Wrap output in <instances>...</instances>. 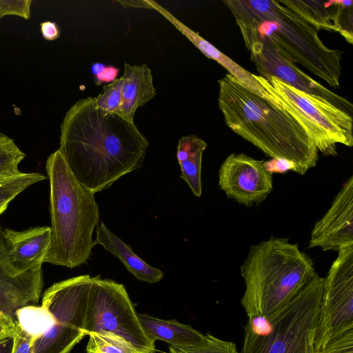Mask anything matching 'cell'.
Segmentation results:
<instances>
[{
	"label": "cell",
	"mask_w": 353,
	"mask_h": 353,
	"mask_svg": "<svg viewBox=\"0 0 353 353\" xmlns=\"http://www.w3.org/2000/svg\"><path fill=\"white\" fill-rule=\"evenodd\" d=\"M121 105L117 112L124 119L134 122L137 110L156 95L152 71L147 65L124 63Z\"/></svg>",
	"instance_id": "e0dca14e"
},
{
	"label": "cell",
	"mask_w": 353,
	"mask_h": 353,
	"mask_svg": "<svg viewBox=\"0 0 353 353\" xmlns=\"http://www.w3.org/2000/svg\"><path fill=\"white\" fill-rule=\"evenodd\" d=\"M240 270L245 285L241 303L248 319L276 314L316 274L312 259L297 244L274 236L252 245Z\"/></svg>",
	"instance_id": "277c9868"
},
{
	"label": "cell",
	"mask_w": 353,
	"mask_h": 353,
	"mask_svg": "<svg viewBox=\"0 0 353 353\" xmlns=\"http://www.w3.org/2000/svg\"><path fill=\"white\" fill-rule=\"evenodd\" d=\"M353 245V175L343 183L326 213L312 232L309 248L336 251Z\"/></svg>",
	"instance_id": "4fadbf2b"
},
{
	"label": "cell",
	"mask_w": 353,
	"mask_h": 353,
	"mask_svg": "<svg viewBox=\"0 0 353 353\" xmlns=\"http://www.w3.org/2000/svg\"><path fill=\"white\" fill-rule=\"evenodd\" d=\"M265 170L271 173L285 174L288 171L297 172L296 166L294 162L281 158L274 159L263 161Z\"/></svg>",
	"instance_id": "d6a6232c"
},
{
	"label": "cell",
	"mask_w": 353,
	"mask_h": 353,
	"mask_svg": "<svg viewBox=\"0 0 353 353\" xmlns=\"http://www.w3.org/2000/svg\"><path fill=\"white\" fill-rule=\"evenodd\" d=\"M3 17L2 14H1V10H0V21L1 19V18Z\"/></svg>",
	"instance_id": "ab89813d"
},
{
	"label": "cell",
	"mask_w": 353,
	"mask_h": 353,
	"mask_svg": "<svg viewBox=\"0 0 353 353\" xmlns=\"http://www.w3.org/2000/svg\"><path fill=\"white\" fill-rule=\"evenodd\" d=\"M323 282L316 273L276 314L248 322L241 353H307L319 323Z\"/></svg>",
	"instance_id": "8992f818"
},
{
	"label": "cell",
	"mask_w": 353,
	"mask_h": 353,
	"mask_svg": "<svg viewBox=\"0 0 353 353\" xmlns=\"http://www.w3.org/2000/svg\"><path fill=\"white\" fill-rule=\"evenodd\" d=\"M268 100L280 105L305 128L318 151L337 154L336 144L353 145L352 117L328 101L294 88L274 77L254 74Z\"/></svg>",
	"instance_id": "52a82bcc"
},
{
	"label": "cell",
	"mask_w": 353,
	"mask_h": 353,
	"mask_svg": "<svg viewBox=\"0 0 353 353\" xmlns=\"http://www.w3.org/2000/svg\"><path fill=\"white\" fill-rule=\"evenodd\" d=\"M92 276L83 274L54 283L41 305L54 317L50 330L34 341L33 353H70L83 338Z\"/></svg>",
	"instance_id": "ba28073f"
},
{
	"label": "cell",
	"mask_w": 353,
	"mask_h": 353,
	"mask_svg": "<svg viewBox=\"0 0 353 353\" xmlns=\"http://www.w3.org/2000/svg\"><path fill=\"white\" fill-rule=\"evenodd\" d=\"M8 205H3L0 206V215L2 214L7 209Z\"/></svg>",
	"instance_id": "f35d334b"
},
{
	"label": "cell",
	"mask_w": 353,
	"mask_h": 353,
	"mask_svg": "<svg viewBox=\"0 0 353 353\" xmlns=\"http://www.w3.org/2000/svg\"><path fill=\"white\" fill-rule=\"evenodd\" d=\"M50 181L51 241L44 263L69 268L85 264L93 247L99 223L94 194L74 177L58 149L47 159Z\"/></svg>",
	"instance_id": "5b68a950"
},
{
	"label": "cell",
	"mask_w": 353,
	"mask_h": 353,
	"mask_svg": "<svg viewBox=\"0 0 353 353\" xmlns=\"http://www.w3.org/2000/svg\"><path fill=\"white\" fill-rule=\"evenodd\" d=\"M338 32L352 44V1H336Z\"/></svg>",
	"instance_id": "83f0119b"
},
{
	"label": "cell",
	"mask_w": 353,
	"mask_h": 353,
	"mask_svg": "<svg viewBox=\"0 0 353 353\" xmlns=\"http://www.w3.org/2000/svg\"><path fill=\"white\" fill-rule=\"evenodd\" d=\"M86 353H141L123 338L109 332L90 333Z\"/></svg>",
	"instance_id": "603a6c76"
},
{
	"label": "cell",
	"mask_w": 353,
	"mask_h": 353,
	"mask_svg": "<svg viewBox=\"0 0 353 353\" xmlns=\"http://www.w3.org/2000/svg\"><path fill=\"white\" fill-rule=\"evenodd\" d=\"M316 330V329L312 332L309 338L307 353H319V350L315 343Z\"/></svg>",
	"instance_id": "74e56055"
},
{
	"label": "cell",
	"mask_w": 353,
	"mask_h": 353,
	"mask_svg": "<svg viewBox=\"0 0 353 353\" xmlns=\"http://www.w3.org/2000/svg\"><path fill=\"white\" fill-rule=\"evenodd\" d=\"M207 143L196 135L182 137L178 143L176 159H187L179 163L180 177L186 182L194 196L199 197L202 194L201 164L203 153Z\"/></svg>",
	"instance_id": "ffe728a7"
},
{
	"label": "cell",
	"mask_w": 353,
	"mask_h": 353,
	"mask_svg": "<svg viewBox=\"0 0 353 353\" xmlns=\"http://www.w3.org/2000/svg\"><path fill=\"white\" fill-rule=\"evenodd\" d=\"M17 325L35 340L47 333L54 324V317L43 305H28L16 313Z\"/></svg>",
	"instance_id": "7402d4cb"
},
{
	"label": "cell",
	"mask_w": 353,
	"mask_h": 353,
	"mask_svg": "<svg viewBox=\"0 0 353 353\" xmlns=\"http://www.w3.org/2000/svg\"><path fill=\"white\" fill-rule=\"evenodd\" d=\"M41 32L43 37L48 41H54L60 36V29L55 22L47 21L41 23Z\"/></svg>",
	"instance_id": "e575fe53"
},
{
	"label": "cell",
	"mask_w": 353,
	"mask_h": 353,
	"mask_svg": "<svg viewBox=\"0 0 353 353\" xmlns=\"http://www.w3.org/2000/svg\"><path fill=\"white\" fill-rule=\"evenodd\" d=\"M319 353H353V329L330 340Z\"/></svg>",
	"instance_id": "f1b7e54d"
},
{
	"label": "cell",
	"mask_w": 353,
	"mask_h": 353,
	"mask_svg": "<svg viewBox=\"0 0 353 353\" xmlns=\"http://www.w3.org/2000/svg\"><path fill=\"white\" fill-rule=\"evenodd\" d=\"M17 323L0 311V341L12 336Z\"/></svg>",
	"instance_id": "836d02e7"
},
{
	"label": "cell",
	"mask_w": 353,
	"mask_h": 353,
	"mask_svg": "<svg viewBox=\"0 0 353 353\" xmlns=\"http://www.w3.org/2000/svg\"><path fill=\"white\" fill-rule=\"evenodd\" d=\"M25 157L13 139L0 132V176L19 173V164Z\"/></svg>",
	"instance_id": "d4e9b609"
},
{
	"label": "cell",
	"mask_w": 353,
	"mask_h": 353,
	"mask_svg": "<svg viewBox=\"0 0 353 353\" xmlns=\"http://www.w3.org/2000/svg\"><path fill=\"white\" fill-rule=\"evenodd\" d=\"M168 353H239L235 343L214 336L210 334H206V340L201 345L176 347L172 345L168 347Z\"/></svg>",
	"instance_id": "484cf974"
},
{
	"label": "cell",
	"mask_w": 353,
	"mask_h": 353,
	"mask_svg": "<svg viewBox=\"0 0 353 353\" xmlns=\"http://www.w3.org/2000/svg\"><path fill=\"white\" fill-rule=\"evenodd\" d=\"M0 225V311L16 323L17 310L36 305L43 286L42 269L19 273L12 265Z\"/></svg>",
	"instance_id": "5bb4252c"
},
{
	"label": "cell",
	"mask_w": 353,
	"mask_h": 353,
	"mask_svg": "<svg viewBox=\"0 0 353 353\" xmlns=\"http://www.w3.org/2000/svg\"><path fill=\"white\" fill-rule=\"evenodd\" d=\"M123 85V78L121 76L103 85V92L94 97L96 107L108 113L117 114L121 105Z\"/></svg>",
	"instance_id": "4316f807"
},
{
	"label": "cell",
	"mask_w": 353,
	"mask_h": 353,
	"mask_svg": "<svg viewBox=\"0 0 353 353\" xmlns=\"http://www.w3.org/2000/svg\"><path fill=\"white\" fill-rule=\"evenodd\" d=\"M263 161L244 153L230 154L219 170L220 189L241 205H259L273 190L272 174Z\"/></svg>",
	"instance_id": "8fae6325"
},
{
	"label": "cell",
	"mask_w": 353,
	"mask_h": 353,
	"mask_svg": "<svg viewBox=\"0 0 353 353\" xmlns=\"http://www.w3.org/2000/svg\"><path fill=\"white\" fill-rule=\"evenodd\" d=\"M245 46L261 43L299 64L330 86H340L343 52L327 48L317 28L291 0H226Z\"/></svg>",
	"instance_id": "7a4b0ae2"
},
{
	"label": "cell",
	"mask_w": 353,
	"mask_h": 353,
	"mask_svg": "<svg viewBox=\"0 0 353 353\" xmlns=\"http://www.w3.org/2000/svg\"><path fill=\"white\" fill-rule=\"evenodd\" d=\"M245 46L260 76L264 78L274 77L303 92L323 99L352 116L353 105L349 100L314 80L294 63L261 43Z\"/></svg>",
	"instance_id": "7c38bea8"
},
{
	"label": "cell",
	"mask_w": 353,
	"mask_h": 353,
	"mask_svg": "<svg viewBox=\"0 0 353 353\" xmlns=\"http://www.w3.org/2000/svg\"><path fill=\"white\" fill-rule=\"evenodd\" d=\"M138 317L145 335L154 343L159 340L174 347H185L201 345L206 340V334L175 320L162 319L148 314H138Z\"/></svg>",
	"instance_id": "d6986e66"
},
{
	"label": "cell",
	"mask_w": 353,
	"mask_h": 353,
	"mask_svg": "<svg viewBox=\"0 0 353 353\" xmlns=\"http://www.w3.org/2000/svg\"><path fill=\"white\" fill-rule=\"evenodd\" d=\"M117 2L121 3L122 6L125 8L152 9L145 0L118 1Z\"/></svg>",
	"instance_id": "d590c367"
},
{
	"label": "cell",
	"mask_w": 353,
	"mask_h": 353,
	"mask_svg": "<svg viewBox=\"0 0 353 353\" xmlns=\"http://www.w3.org/2000/svg\"><path fill=\"white\" fill-rule=\"evenodd\" d=\"M94 244L102 245L123 264L127 270L137 279L148 283L154 284L163 277V272L148 264L137 255L131 247L114 234L103 221L99 222L96 227Z\"/></svg>",
	"instance_id": "ac0fdd59"
},
{
	"label": "cell",
	"mask_w": 353,
	"mask_h": 353,
	"mask_svg": "<svg viewBox=\"0 0 353 353\" xmlns=\"http://www.w3.org/2000/svg\"><path fill=\"white\" fill-rule=\"evenodd\" d=\"M60 130L59 150L74 177L94 194L140 168L149 146L134 122L98 109L92 97L71 106Z\"/></svg>",
	"instance_id": "6da1fadb"
},
{
	"label": "cell",
	"mask_w": 353,
	"mask_h": 353,
	"mask_svg": "<svg viewBox=\"0 0 353 353\" xmlns=\"http://www.w3.org/2000/svg\"><path fill=\"white\" fill-rule=\"evenodd\" d=\"M294 7L319 30L338 32L336 1L291 0Z\"/></svg>",
	"instance_id": "44dd1931"
},
{
	"label": "cell",
	"mask_w": 353,
	"mask_h": 353,
	"mask_svg": "<svg viewBox=\"0 0 353 353\" xmlns=\"http://www.w3.org/2000/svg\"><path fill=\"white\" fill-rule=\"evenodd\" d=\"M145 2L152 9L156 10L167 19L205 57L216 61L222 65L228 72V74L234 77L247 90L262 98L268 99V92L255 79L254 74L246 70L226 54H223L211 43L179 20L168 10L157 2L153 0H145Z\"/></svg>",
	"instance_id": "2e32d148"
},
{
	"label": "cell",
	"mask_w": 353,
	"mask_h": 353,
	"mask_svg": "<svg viewBox=\"0 0 353 353\" xmlns=\"http://www.w3.org/2000/svg\"><path fill=\"white\" fill-rule=\"evenodd\" d=\"M218 83L219 108L230 129L272 159L294 162L299 174L316 165L314 141L286 109L251 92L228 73Z\"/></svg>",
	"instance_id": "3957f363"
},
{
	"label": "cell",
	"mask_w": 353,
	"mask_h": 353,
	"mask_svg": "<svg viewBox=\"0 0 353 353\" xmlns=\"http://www.w3.org/2000/svg\"><path fill=\"white\" fill-rule=\"evenodd\" d=\"M31 0H0V10L3 17L15 15L26 20L30 18Z\"/></svg>",
	"instance_id": "f546056e"
},
{
	"label": "cell",
	"mask_w": 353,
	"mask_h": 353,
	"mask_svg": "<svg viewBox=\"0 0 353 353\" xmlns=\"http://www.w3.org/2000/svg\"><path fill=\"white\" fill-rule=\"evenodd\" d=\"M94 332L114 333L141 353H154L155 345L145 335L124 285L100 276L92 277L84 325Z\"/></svg>",
	"instance_id": "9c48e42d"
},
{
	"label": "cell",
	"mask_w": 353,
	"mask_h": 353,
	"mask_svg": "<svg viewBox=\"0 0 353 353\" xmlns=\"http://www.w3.org/2000/svg\"><path fill=\"white\" fill-rule=\"evenodd\" d=\"M2 234L10 259L19 273L41 270L51 241L50 227H34L23 231L6 228Z\"/></svg>",
	"instance_id": "9a60e30c"
},
{
	"label": "cell",
	"mask_w": 353,
	"mask_h": 353,
	"mask_svg": "<svg viewBox=\"0 0 353 353\" xmlns=\"http://www.w3.org/2000/svg\"><path fill=\"white\" fill-rule=\"evenodd\" d=\"M337 252L324 278L315 333L319 350L334 337L353 329V245Z\"/></svg>",
	"instance_id": "30bf717a"
},
{
	"label": "cell",
	"mask_w": 353,
	"mask_h": 353,
	"mask_svg": "<svg viewBox=\"0 0 353 353\" xmlns=\"http://www.w3.org/2000/svg\"><path fill=\"white\" fill-rule=\"evenodd\" d=\"M13 337H8L0 341V353H12Z\"/></svg>",
	"instance_id": "8d00e7d4"
},
{
	"label": "cell",
	"mask_w": 353,
	"mask_h": 353,
	"mask_svg": "<svg viewBox=\"0 0 353 353\" xmlns=\"http://www.w3.org/2000/svg\"><path fill=\"white\" fill-rule=\"evenodd\" d=\"M91 72L97 85L102 83H112L117 78L119 70L112 65H105L101 63H95L91 65Z\"/></svg>",
	"instance_id": "4dcf8cb0"
},
{
	"label": "cell",
	"mask_w": 353,
	"mask_h": 353,
	"mask_svg": "<svg viewBox=\"0 0 353 353\" xmlns=\"http://www.w3.org/2000/svg\"><path fill=\"white\" fill-rule=\"evenodd\" d=\"M46 179V176L37 172H19L15 174L1 175L0 206L8 205L26 188Z\"/></svg>",
	"instance_id": "cb8c5ba5"
},
{
	"label": "cell",
	"mask_w": 353,
	"mask_h": 353,
	"mask_svg": "<svg viewBox=\"0 0 353 353\" xmlns=\"http://www.w3.org/2000/svg\"><path fill=\"white\" fill-rule=\"evenodd\" d=\"M12 337V353H33L34 338L21 330L17 325Z\"/></svg>",
	"instance_id": "1f68e13d"
}]
</instances>
